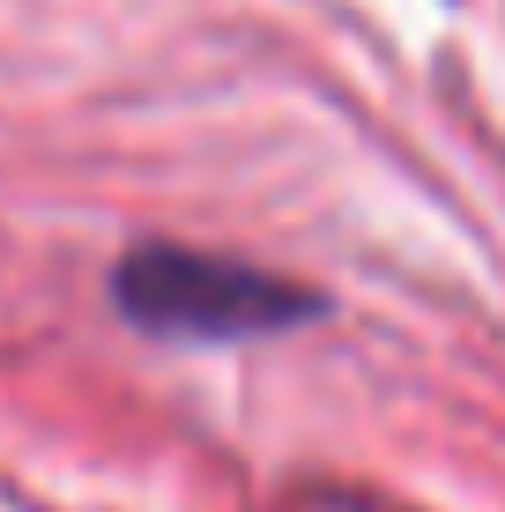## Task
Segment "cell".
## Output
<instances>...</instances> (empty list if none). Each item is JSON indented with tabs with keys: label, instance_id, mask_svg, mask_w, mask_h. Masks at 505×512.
I'll list each match as a JSON object with an SVG mask.
<instances>
[{
	"label": "cell",
	"instance_id": "obj_1",
	"mask_svg": "<svg viewBox=\"0 0 505 512\" xmlns=\"http://www.w3.org/2000/svg\"><path fill=\"white\" fill-rule=\"evenodd\" d=\"M112 305L127 327L156 342H260L320 320L327 297L290 275L246 268L223 253H186V245H134L112 268Z\"/></svg>",
	"mask_w": 505,
	"mask_h": 512
}]
</instances>
